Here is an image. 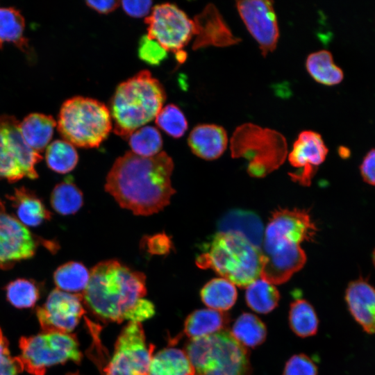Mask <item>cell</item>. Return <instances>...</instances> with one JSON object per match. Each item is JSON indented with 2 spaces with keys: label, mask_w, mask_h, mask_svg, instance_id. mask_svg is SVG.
<instances>
[{
  "label": "cell",
  "mask_w": 375,
  "mask_h": 375,
  "mask_svg": "<svg viewBox=\"0 0 375 375\" xmlns=\"http://www.w3.org/2000/svg\"><path fill=\"white\" fill-rule=\"evenodd\" d=\"M38 245L39 239L6 211L0 199V269H8L31 258Z\"/></svg>",
  "instance_id": "12"
},
{
  "label": "cell",
  "mask_w": 375,
  "mask_h": 375,
  "mask_svg": "<svg viewBox=\"0 0 375 375\" xmlns=\"http://www.w3.org/2000/svg\"><path fill=\"white\" fill-rule=\"evenodd\" d=\"M147 251L151 254L165 255L169 252L172 243L165 233H160L145 239Z\"/></svg>",
  "instance_id": "41"
},
{
  "label": "cell",
  "mask_w": 375,
  "mask_h": 375,
  "mask_svg": "<svg viewBox=\"0 0 375 375\" xmlns=\"http://www.w3.org/2000/svg\"><path fill=\"white\" fill-rule=\"evenodd\" d=\"M316 226L306 210L281 209L272 213L264 233L262 248L310 241Z\"/></svg>",
  "instance_id": "14"
},
{
  "label": "cell",
  "mask_w": 375,
  "mask_h": 375,
  "mask_svg": "<svg viewBox=\"0 0 375 375\" xmlns=\"http://www.w3.org/2000/svg\"><path fill=\"white\" fill-rule=\"evenodd\" d=\"M125 12L133 17L146 16L151 9V1H122L120 2Z\"/></svg>",
  "instance_id": "42"
},
{
  "label": "cell",
  "mask_w": 375,
  "mask_h": 375,
  "mask_svg": "<svg viewBox=\"0 0 375 375\" xmlns=\"http://www.w3.org/2000/svg\"><path fill=\"white\" fill-rule=\"evenodd\" d=\"M22 367L17 357H13L9 343L0 328V375H18Z\"/></svg>",
  "instance_id": "39"
},
{
  "label": "cell",
  "mask_w": 375,
  "mask_h": 375,
  "mask_svg": "<svg viewBox=\"0 0 375 375\" xmlns=\"http://www.w3.org/2000/svg\"><path fill=\"white\" fill-rule=\"evenodd\" d=\"M128 139L132 152L143 157L156 156L162 147V139L159 131L151 126L138 128Z\"/></svg>",
  "instance_id": "36"
},
{
  "label": "cell",
  "mask_w": 375,
  "mask_h": 375,
  "mask_svg": "<svg viewBox=\"0 0 375 375\" xmlns=\"http://www.w3.org/2000/svg\"><path fill=\"white\" fill-rule=\"evenodd\" d=\"M328 151L320 134L313 131L301 132L288 156L290 164L298 168L295 172L289 174L292 181L304 186L310 185L317 167L324 161Z\"/></svg>",
  "instance_id": "16"
},
{
  "label": "cell",
  "mask_w": 375,
  "mask_h": 375,
  "mask_svg": "<svg viewBox=\"0 0 375 375\" xmlns=\"http://www.w3.org/2000/svg\"><path fill=\"white\" fill-rule=\"evenodd\" d=\"M120 1H87L86 4L93 10L101 14H108L115 10L119 6Z\"/></svg>",
  "instance_id": "44"
},
{
  "label": "cell",
  "mask_w": 375,
  "mask_h": 375,
  "mask_svg": "<svg viewBox=\"0 0 375 375\" xmlns=\"http://www.w3.org/2000/svg\"><path fill=\"white\" fill-rule=\"evenodd\" d=\"M45 160L51 170L66 174L76 167L78 155L73 144L65 140H56L47 146Z\"/></svg>",
  "instance_id": "33"
},
{
  "label": "cell",
  "mask_w": 375,
  "mask_h": 375,
  "mask_svg": "<svg viewBox=\"0 0 375 375\" xmlns=\"http://www.w3.org/2000/svg\"><path fill=\"white\" fill-rule=\"evenodd\" d=\"M24 18L17 9L0 6V48L4 42H10L26 51L28 41L24 36Z\"/></svg>",
  "instance_id": "28"
},
{
  "label": "cell",
  "mask_w": 375,
  "mask_h": 375,
  "mask_svg": "<svg viewBox=\"0 0 375 375\" xmlns=\"http://www.w3.org/2000/svg\"><path fill=\"white\" fill-rule=\"evenodd\" d=\"M138 56L146 63L156 66L167 58V51L156 40L144 35L139 42Z\"/></svg>",
  "instance_id": "38"
},
{
  "label": "cell",
  "mask_w": 375,
  "mask_h": 375,
  "mask_svg": "<svg viewBox=\"0 0 375 375\" xmlns=\"http://www.w3.org/2000/svg\"><path fill=\"white\" fill-rule=\"evenodd\" d=\"M245 299L253 310L268 313L278 305L280 294L273 284L258 278L247 287Z\"/></svg>",
  "instance_id": "31"
},
{
  "label": "cell",
  "mask_w": 375,
  "mask_h": 375,
  "mask_svg": "<svg viewBox=\"0 0 375 375\" xmlns=\"http://www.w3.org/2000/svg\"><path fill=\"white\" fill-rule=\"evenodd\" d=\"M193 21L196 35L194 49L208 46L229 47L241 41L233 35L218 9L212 3L207 5Z\"/></svg>",
  "instance_id": "18"
},
{
  "label": "cell",
  "mask_w": 375,
  "mask_h": 375,
  "mask_svg": "<svg viewBox=\"0 0 375 375\" xmlns=\"http://www.w3.org/2000/svg\"><path fill=\"white\" fill-rule=\"evenodd\" d=\"M56 126V122L51 116L35 112L19 122V128L26 144L40 153L47 147Z\"/></svg>",
  "instance_id": "24"
},
{
  "label": "cell",
  "mask_w": 375,
  "mask_h": 375,
  "mask_svg": "<svg viewBox=\"0 0 375 375\" xmlns=\"http://www.w3.org/2000/svg\"><path fill=\"white\" fill-rule=\"evenodd\" d=\"M345 299L355 320L368 333H375V288L359 278L348 285Z\"/></svg>",
  "instance_id": "19"
},
{
  "label": "cell",
  "mask_w": 375,
  "mask_h": 375,
  "mask_svg": "<svg viewBox=\"0 0 375 375\" xmlns=\"http://www.w3.org/2000/svg\"><path fill=\"white\" fill-rule=\"evenodd\" d=\"M57 124L65 140L82 148L98 147L112 127L109 108L104 103L80 96L62 103Z\"/></svg>",
  "instance_id": "6"
},
{
  "label": "cell",
  "mask_w": 375,
  "mask_h": 375,
  "mask_svg": "<svg viewBox=\"0 0 375 375\" xmlns=\"http://www.w3.org/2000/svg\"><path fill=\"white\" fill-rule=\"evenodd\" d=\"M173 169L174 162L165 152L143 157L127 151L112 166L105 189L122 208L136 215H151L169 205L175 193Z\"/></svg>",
  "instance_id": "1"
},
{
  "label": "cell",
  "mask_w": 375,
  "mask_h": 375,
  "mask_svg": "<svg viewBox=\"0 0 375 375\" xmlns=\"http://www.w3.org/2000/svg\"><path fill=\"white\" fill-rule=\"evenodd\" d=\"M19 347L22 369L32 375H44L47 368L69 360L78 363L82 358L76 338L67 333L43 331L22 337Z\"/></svg>",
  "instance_id": "8"
},
{
  "label": "cell",
  "mask_w": 375,
  "mask_h": 375,
  "mask_svg": "<svg viewBox=\"0 0 375 375\" xmlns=\"http://www.w3.org/2000/svg\"><path fill=\"white\" fill-rule=\"evenodd\" d=\"M90 279V272L79 262L70 261L58 267L53 273L57 289L72 294H81Z\"/></svg>",
  "instance_id": "29"
},
{
  "label": "cell",
  "mask_w": 375,
  "mask_h": 375,
  "mask_svg": "<svg viewBox=\"0 0 375 375\" xmlns=\"http://www.w3.org/2000/svg\"><path fill=\"white\" fill-rule=\"evenodd\" d=\"M5 290L6 299L17 308L33 307L40 296L38 283L31 279L17 278L8 283Z\"/></svg>",
  "instance_id": "35"
},
{
  "label": "cell",
  "mask_w": 375,
  "mask_h": 375,
  "mask_svg": "<svg viewBox=\"0 0 375 375\" xmlns=\"http://www.w3.org/2000/svg\"><path fill=\"white\" fill-rule=\"evenodd\" d=\"M196 264L244 288L260 276L262 251L238 233L219 231L197 257Z\"/></svg>",
  "instance_id": "4"
},
{
  "label": "cell",
  "mask_w": 375,
  "mask_h": 375,
  "mask_svg": "<svg viewBox=\"0 0 375 375\" xmlns=\"http://www.w3.org/2000/svg\"><path fill=\"white\" fill-rule=\"evenodd\" d=\"M185 352L195 375H251L248 351L228 329L190 340Z\"/></svg>",
  "instance_id": "5"
},
{
  "label": "cell",
  "mask_w": 375,
  "mask_h": 375,
  "mask_svg": "<svg viewBox=\"0 0 375 375\" xmlns=\"http://www.w3.org/2000/svg\"><path fill=\"white\" fill-rule=\"evenodd\" d=\"M360 169L364 181L375 186V149H371L366 154Z\"/></svg>",
  "instance_id": "43"
},
{
  "label": "cell",
  "mask_w": 375,
  "mask_h": 375,
  "mask_svg": "<svg viewBox=\"0 0 375 375\" xmlns=\"http://www.w3.org/2000/svg\"><path fill=\"white\" fill-rule=\"evenodd\" d=\"M156 124L174 138H181L188 129V122L184 114L174 104H168L162 108L156 117Z\"/></svg>",
  "instance_id": "37"
},
{
  "label": "cell",
  "mask_w": 375,
  "mask_h": 375,
  "mask_svg": "<svg viewBox=\"0 0 375 375\" xmlns=\"http://www.w3.org/2000/svg\"><path fill=\"white\" fill-rule=\"evenodd\" d=\"M372 261H373V264L375 267V249L372 253Z\"/></svg>",
  "instance_id": "45"
},
{
  "label": "cell",
  "mask_w": 375,
  "mask_h": 375,
  "mask_svg": "<svg viewBox=\"0 0 375 375\" xmlns=\"http://www.w3.org/2000/svg\"><path fill=\"white\" fill-rule=\"evenodd\" d=\"M202 301L209 308L224 311L230 309L237 299L235 286L224 278L210 280L200 292Z\"/></svg>",
  "instance_id": "27"
},
{
  "label": "cell",
  "mask_w": 375,
  "mask_h": 375,
  "mask_svg": "<svg viewBox=\"0 0 375 375\" xmlns=\"http://www.w3.org/2000/svg\"><path fill=\"white\" fill-rule=\"evenodd\" d=\"M146 293L143 273L110 259L91 269L81 295L90 310L104 321L140 323L155 314L153 304L144 299Z\"/></svg>",
  "instance_id": "2"
},
{
  "label": "cell",
  "mask_w": 375,
  "mask_h": 375,
  "mask_svg": "<svg viewBox=\"0 0 375 375\" xmlns=\"http://www.w3.org/2000/svg\"><path fill=\"white\" fill-rule=\"evenodd\" d=\"M166 99L160 81L142 70L121 83L110 103L115 134L128 139L136 130L156 117Z\"/></svg>",
  "instance_id": "3"
},
{
  "label": "cell",
  "mask_w": 375,
  "mask_h": 375,
  "mask_svg": "<svg viewBox=\"0 0 375 375\" xmlns=\"http://www.w3.org/2000/svg\"><path fill=\"white\" fill-rule=\"evenodd\" d=\"M315 363L306 355L299 354L291 357L285 364L283 375H317Z\"/></svg>",
  "instance_id": "40"
},
{
  "label": "cell",
  "mask_w": 375,
  "mask_h": 375,
  "mask_svg": "<svg viewBox=\"0 0 375 375\" xmlns=\"http://www.w3.org/2000/svg\"><path fill=\"white\" fill-rule=\"evenodd\" d=\"M19 124L13 116H0V180L10 183L37 178L35 165L42 158L24 141Z\"/></svg>",
  "instance_id": "9"
},
{
  "label": "cell",
  "mask_w": 375,
  "mask_h": 375,
  "mask_svg": "<svg viewBox=\"0 0 375 375\" xmlns=\"http://www.w3.org/2000/svg\"><path fill=\"white\" fill-rule=\"evenodd\" d=\"M236 8L247 28L258 42L263 56L275 50L279 29L273 1H237Z\"/></svg>",
  "instance_id": "15"
},
{
  "label": "cell",
  "mask_w": 375,
  "mask_h": 375,
  "mask_svg": "<svg viewBox=\"0 0 375 375\" xmlns=\"http://www.w3.org/2000/svg\"><path fill=\"white\" fill-rule=\"evenodd\" d=\"M81 294L53 290L45 303L36 309V317L43 331L69 333L85 312Z\"/></svg>",
  "instance_id": "13"
},
{
  "label": "cell",
  "mask_w": 375,
  "mask_h": 375,
  "mask_svg": "<svg viewBox=\"0 0 375 375\" xmlns=\"http://www.w3.org/2000/svg\"><path fill=\"white\" fill-rule=\"evenodd\" d=\"M153 346L147 345L142 326L129 322L119 335L105 375H148Z\"/></svg>",
  "instance_id": "11"
},
{
  "label": "cell",
  "mask_w": 375,
  "mask_h": 375,
  "mask_svg": "<svg viewBox=\"0 0 375 375\" xmlns=\"http://www.w3.org/2000/svg\"><path fill=\"white\" fill-rule=\"evenodd\" d=\"M219 232L233 231L244 235L260 248L264 238L263 225L256 213L234 209L225 214L218 223Z\"/></svg>",
  "instance_id": "22"
},
{
  "label": "cell",
  "mask_w": 375,
  "mask_h": 375,
  "mask_svg": "<svg viewBox=\"0 0 375 375\" xmlns=\"http://www.w3.org/2000/svg\"><path fill=\"white\" fill-rule=\"evenodd\" d=\"M227 144L226 130L217 124H199L192 130L188 137V145L193 153L207 160L221 156Z\"/></svg>",
  "instance_id": "20"
},
{
  "label": "cell",
  "mask_w": 375,
  "mask_h": 375,
  "mask_svg": "<svg viewBox=\"0 0 375 375\" xmlns=\"http://www.w3.org/2000/svg\"><path fill=\"white\" fill-rule=\"evenodd\" d=\"M147 36L156 40L167 52L175 53L179 62L185 61L183 51L194 35V23L176 5L165 3L154 6L144 19Z\"/></svg>",
  "instance_id": "10"
},
{
  "label": "cell",
  "mask_w": 375,
  "mask_h": 375,
  "mask_svg": "<svg viewBox=\"0 0 375 375\" xmlns=\"http://www.w3.org/2000/svg\"><path fill=\"white\" fill-rule=\"evenodd\" d=\"M15 210L17 219L25 226L35 227L51 218V212L32 190L20 187L6 195Z\"/></svg>",
  "instance_id": "21"
},
{
  "label": "cell",
  "mask_w": 375,
  "mask_h": 375,
  "mask_svg": "<svg viewBox=\"0 0 375 375\" xmlns=\"http://www.w3.org/2000/svg\"><path fill=\"white\" fill-rule=\"evenodd\" d=\"M230 322L228 313L211 308L192 312L185 319L184 333L190 339L208 336L226 329Z\"/></svg>",
  "instance_id": "23"
},
{
  "label": "cell",
  "mask_w": 375,
  "mask_h": 375,
  "mask_svg": "<svg viewBox=\"0 0 375 375\" xmlns=\"http://www.w3.org/2000/svg\"><path fill=\"white\" fill-rule=\"evenodd\" d=\"M290 326L297 335L306 338L317 331L318 319L312 306L306 300L293 301L289 312Z\"/></svg>",
  "instance_id": "34"
},
{
  "label": "cell",
  "mask_w": 375,
  "mask_h": 375,
  "mask_svg": "<svg viewBox=\"0 0 375 375\" xmlns=\"http://www.w3.org/2000/svg\"><path fill=\"white\" fill-rule=\"evenodd\" d=\"M306 67L317 82L326 85L339 84L344 78L343 71L334 62L331 53L320 50L308 55Z\"/></svg>",
  "instance_id": "26"
},
{
  "label": "cell",
  "mask_w": 375,
  "mask_h": 375,
  "mask_svg": "<svg viewBox=\"0 0 375 375\" xmlns=\"http://www.w3.org/2000/svg\"><path fill=\"white\" fill-rule=\"evenodd\" d=\"M148 375H195V372L185 351L172 347L152 356Z\"/></svg>",
  "instance_id": "25"
},
{
  "label": "cell",
  "mask_w": 375,
  "mask_h": 375,
  "mask_svg": "<svg viewBox=\"0 0 375 375\" xmlns=\"http://www.w3.org/2000/svg\"><path fill=\"white\" fill-rule=\"evenodd\" d=\"M231 334L243 346L255 347L266 338L267 330L264 323L251 313H242L233 325Z\"/></svg>",
  "instance_id": "32"
},
{
  "label": "cell",
  "mask_w": 375,
  "mask_h": 375,
  "mask_svg": "<svg viewBox=\"0 0 375 375\" xmlns=\"http://www.w3.org/2000/svg\"><path fill=\"white\" fill-rule=\"evenodd\" d=\"M261 251V278L273 285L286 282L306 260V253L299 244L282 245Z\"/></svg>",
  "instance_id": "17"
},
{
  "label": "cell",
  "mask_w": 375,
  "mask_h": 375,
  "mask_svg": "<svg viewBox=\"0 0 375 375\" xmlns=\"http://www.w3.org/2000/svg\"><path fill=\"white\" fill-rule=\"evenodd\" d=\"M52 208L62 215L77 212L83 204L81 191L70 178H66L53 188L50 197Z\"/></svg>",
  "instance_id": "30"
},
{
  "label": "cell",
  "mask_w": 375,
  "mask_h": 375,
  "mask_svg": "<svg viewBox=\"0 0 375 375\" xmlns=\"http://www.w3.org/2000/svg\"><path fill=\"white\" fill-rule=\"evenodd\" d=\"M231 151L233 158L248 160L249 174L260 178L275 170L284 162L288 148L285 137L277 131L245 123L233 132Z\"/></svg>",
  "instance_id": "7"
}]
</instances>
